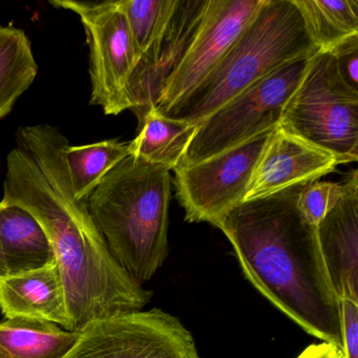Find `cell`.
Listing matches in <instances>:
<instances>
[{"mask_svg":"<svg viewBox=\"0 0 358 358\" xmlns=\"http://www.w3.org/2000/svg\"><path fill=\"white\" fill-rule=\"evenodd\" d=\"M330 53L336 58L337 68L343 80L358 91V36L345 41Z\"/></svg>","mask_w":358,"mask_h":358,"instance_id":"24","label":"cell"},{"mask_svg":"<svg viewBox=\"0 0 358 358\" xmlns=\"http://www.w3.org/2000/svg\"><path fill=\"white\" fill-rule=\"evenodd\" d=\"M198 127L187 121L163 116L152 106L139 123L137 137L129 142L131 156L175 171Z\"/></svg>","mask_w":358,"mask_h":358,"instance_id":"17","label":"cell"},{"mask_svg":"<svg viewBox=\"0 0 358 358\" xmlns=\"http://www.w3.org/2000/svg\"><path fill=\"white\" fill-rule=\"evenodd\" d=\"M343 358H358V301L341 299Z\"/></svg>","mask_w":358,"mask_h":358,"instance_id":"23","label":"cell"},{"mask_svg":"<svg viewBox=\"0 0 358 358\" xmlns=\"http://www.w3.org/2000/svg\"><path fill=\"white\" fill-rule=\"evenodd\" d=\"M8 155L1 202L38 221L59 269L72 332L90 322L140 311L152 292L113 257L85 201L78 200L62 156L66 137L48 124L20 127Z\"/></svg>","mask_w":358,"mask_h":358,"instance_id":"1","label":"cell"},{"mask_svg":"<svg viewBox=\"0 0 358 358\" xmlns=\"http://www.w3.org/2000/svg\"><path fill=\"white\" fill-rule=\"evenodd\" d=\"M278 127L332 155L338 164L357 161L358 91L343 80L332 53L312 56Z\"/></svg>","mask_w":358,"mask_h":358,"instance_id":"5","label":"cell"},{"mask_svg":"<svg viewBox=\"0 0 358 358\" xmlns=\"http://www.w3.org/2000/svg\"><path fill=\"white\" fill-rule=\"evenodd\" d=\"M311 57L280 66L200 123L178 167L196 164L278 129Z\"/></svg>","mask_w":358,"mask_h":358,"instance_id":"6","label":"cell"},{"mask_svg":"<svg viewBox=\"0 0 358 358\" xmlns=\"http://www.w3.org/2000/svg\"><path fill=\"white\" fill-rule=\"evenodd\" d=\"M320 52L358 36V0H294Z\"/></svg>","mask_w":358,"mask_h":358,"instance_id":"20","label":"cell"},{"mask_svg":"<svg viewBox=\"0 0 358 358\" xmlns=\"http://www.w3.org/2000/svg\"><path fill=\"white\" fill-rule=\"evenodd\" d=\"M0 310L6 318L45 320L72 331L55 261L38 269L0 278Z\"/></svg>","mask_w":358,"mask_h":358,"instance_id":"14","label":"cell"},{"mask_svg":"<svg viewBox=\"0 0 358 358\" xmlns=\"http://www.w3.org/2000/svg\"><path fill=\"white\" fill-rule=\"evenodd\" d=\"M55 261L43 227L29 211L0 201V278Z\"/></svg>","mask_w":358,"mask_h":358,"instance_id":"15","label":"cell"},{"mask_svg":"<svg viewBox=\"0 0 358 358\" xmlns=\"http://www.w3.org/2000/svg\"><path fill=\"white\" fill-rule=\"evenodd\" d=\"M207 3L208 0H178L164 32L136 64L129 79V99L139 123L156 106L165 83L187 53Z\"/></svg>","mask_w":358,"mask_h":358,"instance_id":"11","label":"cell"},{"mask_svg":"<svg viewBox=\"0 0 358 358\" xmlns=\"http://www.w3.org/2000/svg\"><path fill=\"white\" fill-rule=\"evenodd\" d=\"M177 3L178 0H118L131 31L136 64L163 34Z\"/></svg>","mask_w":358,"mask_h":358,"instance_id":"21","label":"cell"},{"mask_svg":"<svg viewBox=\"0 0 358 358\" xmlns=\"http://www.w3.org/2000/svg\"><path fill=\"white\" fill-rule=\"evenodd\" d=\"M338 165L332 155L278 127L255 165L244 202L318 181Z\"/></svg>","mask_w":358,"mask_h":358,"instance_id":"12","label":"cell"},{"mask_svg":"<svg viewBox=\"0 0 358 358\" xmlns=\"http://www.w3.org/2000/svg\"><path fill=\"white\" fill-rule=\"evenodd\" d=\"M64 358H201L192 332L155 308L90 322Z\"/></svg>","mask_w":358,"mask_h":358,"instance_id":"8","label":"cell"},{"mask_svg":"<svg viewBox=\"0 0 358 358\" xmlns=\"http://www.w3.org/2000/svg\"><path fill=\"white\" fill-rule=\"evenodd\" d=\"M169 169L129 156L85 203L117 263L138 282L152 280L169 255Z\"/></svg>","mask_w":358,"mask_h":358,"instance_id":"3","label":"cell"},{"mask_svg":"<svg viewBox=\"0 0 358 358\" xmlns=\"http://www.w3.org/2000/svg\"><path fill=\"white\" fill-rule=\"evenodd\" d=\"M273 131L173 171L176 196L186 221L217 227L230 210L244 202L255 165Z\"/></svg>","mask_w":358,"mask_h":358,"instance_id":"9","label":"cell"},{"mask_svg":"<svg viewBox=\"0 0 358 358\" xmlns=\"http://www.w3.org/2000/svg\"><path fill=\"white\" fill-rule=\"evenodd\" d=\"M317 52L294 0H265L213 73L187 96L159 113L199 125L280 66Z\"/></svg>","mask_w":358,"mask_h":358,"instance_id":"4","label":"cell"},{"mask_svg":"<svg viewBox=\"0 0 358 358\" xmlns=\"http://www.w3.org/2000/svg\"><path fill=\"white\" fill-rule=\"evenodd\" d=\"M78 337L45 320L6 318L0 322V358H64Z\"/></svg>","mask_w":358,"mask_h":358,"instance_id":"16","label":"cell"},{"mask_svg":"<svg viewBox=\"0 0 358 358\" xmlns=\"http://www.w3.org/2000/svg\"><path fill=\"white\" fill-rule=\"evenodd\" d=\"M296 358H343V354L339 348L322 341L306 348Z\"/></svg>","mask_w":358,"mask_h":358,"instance_id":"25","label":"cell"},{"mask_svg":"<svg viewBox=\"0 0 358 358\" xmlns=\"http://www.w3.org/2000/svg\"><path fill=\"white\" fill-rule=\"evenodd\" d=\"M264 3L265 0H208L194 41L155 106L158 112L187 96L213 73Z\"/></svg>","mask_w":358,"mask_h":358,"instance_id":"10","label":"cell"},{"mask_svg":"<svg viewBox=\"0 0 358 358\" xmlns=\"http://www.w3.org/2000/svg\"><path fill=\"white\" fill-rule=\"evenodd\" d=\"M343 192L317 227L318 242L339 299L358 301V173L343 182Z\"/></svg>","mask_w":358,"mask_h":358,"instance_id":"13","label":"cell"},{"mask_svg":"<svg viewBox=\"0 0 358 358\" xmlns=\"http://www.w3.org/2000/svg\"><path fill=\"white\" fill-rule=\"evenodd\" d=\"M36 60L24 31L0 24V119L7 116L37 76Z\"/></svg>","mask_w":358,"mask_h":358,"instance_id":"19","label":"cell"},{"mask_svg":"<svg viewBox=\"0 0 358 358\" xmlns=\"http://www.w3.org/2000/svg\"><path fill=\"white\" fill-rule=\"evenodd\" d=\"M307 184L243 202L217 227L259 292L308 334L343 351L341 299L324 264L317 227L297 207Z\"/></svg>","mask_w":358,"mask_h":358,"instance_id":"2","label":"cell"},{"mask_svg":"<svg viewBox=\"0 0 358 358\" xmlns=\"http://www.w3.org/2000/svg\"><path fill=\"white\" fill-rule=\"evenodd\" d=\"M62 156L75 196L85 201L117 164L131 156V152L129 142L116 139L80 146L70 145L66 140Z\"/></svg>","mask_w":358,"mask_h":358,"instance_id":"18","label":"cell"},{"mask_svg":"<svg viewBox=\"0 0 358 358\" xmlns=\"http://www.w3.org/2000/svg\"><path fill=\"white\" fill-rule=\"evenodd\" d=\"M343 192V183L315 181L308 183L297 200V207L306 219L317 226L335 206Z\"/></svg>","mask_w":358,"mask_h":358,"instance_id":"22","label":"cell"},{"mask_svg":"<svg viewBox=\"0 0 358 358\" xmlns=\"http://www.w3.org/2000/svg\"><path fill=\"white\" fill-rule=\"evenodd\" d=\"M55 8L80 17L90 49L91 104L117 116L131 110L129 83L136 66L135 50L127 17L116 1L52 0Z\"/></svg>","mask_w":358,"mask_h":358,"instance_id":"7","label":"cell"}]
</instances>
